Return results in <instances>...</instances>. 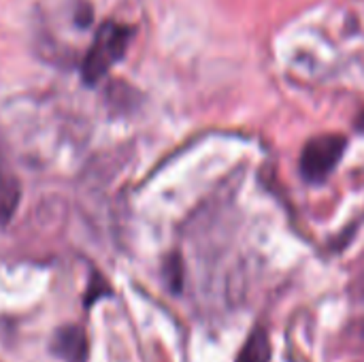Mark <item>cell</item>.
<instances>
[{
	"label": "cell",
	"mask_w": 364,
	"mask_h": 362,
	"mask_svg": "<svg viewBox=\"0 0 364 362\" xmlns=\"http://www.w3.org/2000/svg\"><path fill=\"white\" fill-rule=\"evenodd\" d=\"M51 352L64 362H85L90 354L85 331L79 324H68L58 329L51 339Z\"/></svg>",
	"instance_id": "cell-3"
},
{
	"label": "cell",
	"mask_w": 364,
	"mask_h": 362,
	"mask_svg": "<svg viewBox=\"0 0 364 362\" xmlns=\"http://www.w3.org/2000/svg\"><path fill=\"white\" fill-rule=\"evenodd\" d=\"M237 362H271V344L264 329H256L247 337Z\"/></svg>",
	"instance_id": "cell-5"
},
{
	"label": "cell",
	"mask_w": 364,
	"mask_h": 362,
	"mask_svg": "<svg viewBox=\"0 0 364 362\" xmlns=\"http://www.w3.org/2000/svg\"><path fill=\"white\" fill-rule=\"evenodd\" d=\"M132 34L134 30L130 26L115 23V21H107L98 28L81 66V75L87 85H94L98 79H102L109 73V68L117 60H122Z\"/></svg>",
	"instance_id": "cell-1"
},
{
	"label": "cell",
	"mask_w": 364,
	"mask_h": 362,
	"mask_svg": "<svg viewBox=\"0 0 364 362\" xmlns=\"http://www.w3.org/2000/svg\"><path fill=\"white\" fill-rule=\"evenodd\" d=\"M166 277L171 282V288L175 292H179L181 290V260H179V256H173L168 260V265H166Z\"/></svg>",
	"instance_id": "cell-7"
},
{
	"label": "cell",
	"mask_w": 364,
	"mask_h": 362,
	"mask_svg": "<svg viewBox=\"0 0 364 362\" xmlns=\"http://www.w3.org/2000/svg\"><path fill=\"white\" fill-rule=\"evenodd\" d=\"M356 128H358V130H363V132H364V111H363V113H360L358 122H356Z\"/></svg>",
	"instance_id": "cell-8"
},
{
	"label": "cell",
	"mask_w": 364,
	"mask_h": 362,
	"mask_svg": "<svg viewBox=\"0 0 364 362\" xmlns=\"http://www.w3.org/2000/svg\"><path fill=\"white\" fill-rule=\"evenodd\" d=\"M87 299H85V303L87 305H92L96 299H100V297H109L111 294V288H109V284L100 277V275H94L92 277V282H90V286H87Z\"/></svg>",
	"instance_id": "cell-6"
},
{
	"label": "cell",
	"mask_w": 364,
	"mask_h": 362,
	"mask_svg": "<svg viewBox=\"0 0 364 362\" xmlns=\"http://www.w3.org/2000/svg\"><path fill=\"white\" fill-rule=\"evenodd\" d=\"M21 201V183L13 166L0 151V226L9 224Z\"/></svg>",
	"instance_id": "cell-4"
},
{
	"label": "cell",
	"mask_w": 364,
	"mask_h": 362,
	"mask_svg": "<svg viewBox=\"0 0 364 362\" xmlns=\"http://www.w3.org/2000/svg\"><path fill=\"white\" fill-rule=\"evenodd\" d=\"M346 147H348V139L343 134L314 137L311 141H307V145L301 151V162H299L301 175L311 183L324 181L341 162Z\"/></svg>",
	"instance_id": "cell-2"
}]
</instances>
